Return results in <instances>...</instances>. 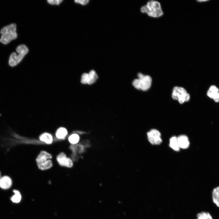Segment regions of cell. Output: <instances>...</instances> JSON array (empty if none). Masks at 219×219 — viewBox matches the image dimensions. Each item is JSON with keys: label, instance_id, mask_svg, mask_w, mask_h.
I'll use <instances>...</instances> for the list:
<instances>
[{"label": "cell", "instance_id": "obj_1", "mask_svg": "<svg viewBox=\"0 0 219 219\" xmlns=\"http://www.w3.org/2000/svg\"><path fill=\"white\" fill-rule=\"evenodd\" d=\"M141 10L142 13H146L149 16L154 18L160 17L163 14L160 4L155 1L148 2L146 5L141 7Z\"/></svg>", "mask_w": 219, "mask_h": 219}, {"label": "cell", "instance_id": "obj_2", "mask_svg": "<svg viewBox=\"0 0 219 219\" xmlns=\"http://www.w3.org/2000/svg\"><path fill=\"white\" fill-rule=\"evenodd\" d=\"M138 78L134 79L132 84L136 89L143 91L148 90L151 87L152 82L151 77L148 75H144L139 73L137 75Z\"/></svg>", "mask_w": 219, "mask_h": 219}, {"label": "cell", "instance_id": "obj_3", "mask_svg": "<svg viewBox=\"0 0 219 219\" xmlns=\"http://www.w3.org/2000/svg\"><path fill=\"white\" fill-rule=\"evenodd\" d=\"M16 51L18 54L13 52L11 54L9 57V64L12 67L16 66L22 61L28 53V50L26 45L22 44L17 47Z\"/></svg>", "mask_w": 219, "mask_h": 219}, {"label": "cell", "instance_id": "obj_4", "mask_svg": "<svg viewBox=\"0 0 219 219\" xmlns=\"http://www.w3.org/2000/svg\"><path fill=\"white\" fill-rule=\"evenodd\" d=\"M52 158L51 155L46 151H41L36 159L39 169L42 170H45L51 168L53 165L50 160Z\"/></svg>", "mask_w": 219, "mask_h": 219}, {"label": "cell", "instance_id": "obj_5", "mask_svg": "<svg viewBox=\"0 0 219 219\" xmlns=\"http://www.w3.org/2000/svg\"><path fill=\"white\" fill-rule=\"evenodd\" d=\"M172 96L174 99L178 100L181 104L188 101L190 98V95L185 89L178 86L173 88Z\"/></svg>", "mask_w": 219, "mask_h": 219}, {"label": "cell", "instance_id": "obj_6", "mask_svg": "<svg viewBox=\"0 0 219 219\" xmlns=\"http://www.w3.org/2000/svg\"><path fill=\"white\" fill-rule=\"evenodd\" d=\"M147 134L148 141L151 144L159 145L162 143L161 133L157 130L151 129L147 133Z\"/></svg>", "mask_w": 219, "mask_h": 219}, {"label": "cell", "instance_id": "obj_7", "mask_svg": "<svg viewBox=\"0 0 219 219\" xmlns=\"http://www.w3.org/2000/svg\"><path fill=\"white\" fill-rule=\"evenodd\" d=\"M98 77L96 71L91 70L89 73H83L82 76L81 82L83 84L91 85L95 82Z\"/></svg>", "mask_w": 219, "mask_h": 219}, {"label": "cell", "instance_id": "obj_8", "mask_svg": "<svg viewBox=\"0 0 219 219\" xmlns=\"http://www.w3.org/2000/svg\"><path fill=\"white\" fill-rule=\"evenodd\" d=\"M57 160L59 164L61 166L71 168L73 165V162L69 158L67 157L64 152H61L57 157Z\"/></svg>", "mask_w": 219, "mask_h": 219}, {"label": "cell", "instance_id": "obj_9", "mask_svg": "<svg viewBox=\"0 0 219 219\" xmlns=\"http://www.w3.org/2000/svg\"><path fill=\"white\" fill-rule=\"evenodd\" d=\"M12 185V181L9 176H7L1 177L0 179V187L3 189H9Z\"/></svg>", "mask_w": 219, "mask_h": 219}, {"label": "cell", "instance_id": "obj_10", "mask_svg": "<svg viewBox=\"0 0 219 219\" xmlns=\"http://www.w3.org/2000/svg\"><path fill=\"white\" fill-rule=\"evenodd\" d=\"M178 144L179 148L186 149L189 145V142L188 137L184 135L179 136L177 137Z\"/></svg>", "mask_w": 219, "mask_h": 219}, {"label": "cell", "instance_id": "obj_11", "mask_svg": "<svg viewBox=\"0 0 219 219\" xmlns=\"http://www.w3.org/2000/svg\"><path fill=\"white\" fill-rule=\"evenodd\" d=\"M17 36L16 32L2 34L0 39V42L4 44H7L12 40L16 39Z\"/></svg>", "mask_w": 219, "mask_h": 219}, {"label": "cell", "instance_id": "obj_12", "mask_svg": "<svg viewBox=\"0 0 219 219\" xmlns=\"http://www.w3.org/2000/svg\"><path fill=\"white\" fill-rule=\"evenodd\" d=\"M16 26L15 23H12L2 28L0 31L2 35L6 33L16 32Z\"/></svg>", "mask_w": 219, "mask_h": 219}, {"label": "cell", "instance_id": "obj_13", "mask_svg": "<svg viewBox=\"0 0 219 219\" xmlns=\"http://www.w3.org/2000/svg\"><path fill=\"white\" fill-rule=\"evenodd\" d=\"M212 196L213 202L219 207V186L213 189Z\"/></svg>", "mask_w": 219, "mask_h": 219}, {"label": "cell", "instance_id": "obj_14", "mask_svg": "<svg viewBox=\"0 0 219 219\" xmlns=\"http://www.w3.org/2000/svg\"><path fill=\"white\" fill-rule=\"evenodd\" d=\"M40 140L45 142L47 144H51L53 141V137L52 135L48 133H44L42 134L40 137Z\"/></svg>", "mask_w": 219, "mask_h": 219}, {"label": "cell", "instance_id": "obj_15", "mask_svg": "<svg viewBox=\"0 0 219 219\" xmlns=\"http://www.w3.org/2000/svg\"><path fill=\"white\" fill-rule=\"evenodd\" d=\"M169 146L172 148L175 151H178L179 150L180 148L179 146L176 137L173 136L170 138Z\"/></svg>", "mask_w": 219, "mask_h": 219}, {"label": "cell", "instance_id": "obj_16", "mask_svg": "<svg viewBox=\"0 0 219 219\" xmlns=\"http://www.w3.org/2000/svg\"><path fill=\"white\" fill-rule=\"evenodd\" d=\"M68 134L67 130L64 127H60L57 130L56 133V137L59 139L64 138Z\"/></svg>", "mask_w": 219, "mask_h": 219}, {"label": "cell", "instance_id": "obj_17", "mask_svg": "<svg viewBox=\"0 0 219 219\" xmlns=\"http://www.w3.org/2000/svg\"><path fill=\"white\" fill-rule=\"evenodd\" d=\"M219 92V90L216 86L212 85L208 91L207 95L209 97L213 99Z\"/></svg>", "mask_w": 219, "mask_h": 219}, {"label": "cell", "instance_id": "obj_18", "mask_svg": "<svg viewBox=\"0 0 219 219\" xmlns=\"http://www.w3.org/2000/svg\"><path fill=\"white\" fill-rule=\"evenodd\" d=\"M14 195L11 198V200L15 203H19L21 199V195L20 192L18 190L14 189L13 191Z\"/></svg>", "mask_w": 219, "mask_h": 219}, {"label": "cell", "instance_id": "obj_19", "mask_svg": "<svg viewBox=\"0 0 219 219\" xmlns=\"http://www.w3.org/2000/svg\"><path fill=\"white\" fill-rule=\"evenodd\" d=\"M197 219H213V218L209 213L202 212L197 214Z\"/></svg>", "mask_w": 219, "mask_h": 219}, {"label": "cell", "instance_id": "obj_20", "mask_svg": "<svg viewBox=\"0 0 219 219\" xmlns=\"http://www.w3.org/2000/svg\"><path fill=\"white\" fill-rule=\"evenodd\" d=\"M79 137L77 134H73L70 136L68 138L69 142L72 144L77 143L79 141Z\"/></svg>", "mask_w": 219, "mask_h": 219}, {"label": "cell", "instance_id": "obj_21", "mask_svg": "<svg viewBox=\"0 0 219 219\" xmlns=\"http://www.w3.org/2000/svg\"><path fill=\"white\" fill-rule=\"evenodd\" d=\"M48 3L52 5H59L63 0H48Z\"/></svg>", "mask_w": 219, "mask_h": 219}, {"label": "cell", "instance_id": "obj_22", "mask_svg": "<svg viewBox=\"0 0 219 219\" xmlns=\"http://www.w3.org/2000/svg\"><path fill=\"white\" fill-rule=\"evenodd\" d=\"M89 1L88 0H76L75 1L76 3H79L82 5L87 4Z\"/></svg>", "mask_w": 219, "mask_h": 219}, {"label": "cell", "instance_id": "obj_23", "mask_svg": "<svg viewBox=\"0 0 219 219\" xmlns=\"http://www.w3.org/2000/svg\"><path fill=\"white\" fill-rule=\"evenodd\" d=\"M213 99L216 102H219V92L214 97Z\"/></svg>", "mask_w": 219, "mask_h": 219}, {"label": "cell", "instance_id": "obj_24", "mask_svg": "<svg viewBox=\"0 0 219 219\" xmlns=\"http://www.w3.org/2000/svg\"><path fill=\"white\" fill-rule=\"evenodd\" d=\"M1 172H0V178H1Z\"/></svg>", "mask_w": 219, "mask_h": 219}]
</instances>
